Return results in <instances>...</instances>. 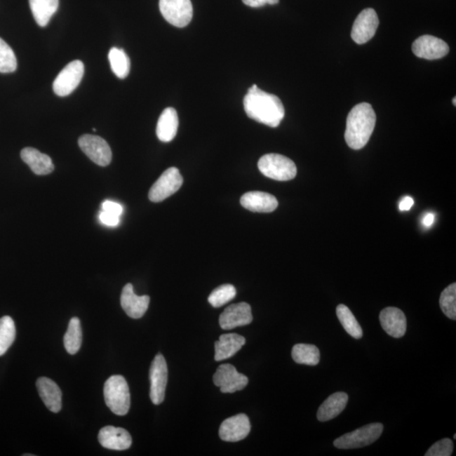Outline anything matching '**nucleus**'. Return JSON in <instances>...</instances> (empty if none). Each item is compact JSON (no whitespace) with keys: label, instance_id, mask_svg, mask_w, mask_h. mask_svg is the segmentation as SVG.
<instances>
[{"label":"nucleus","instance_id":"9","mask_svg":"<svg viewBox=\"0 0 456 456\" xmlns=\"http://www.w3.org/2000/svg\"><path fill=\"white\" fill-rule=\"evenodd\" d=\"M79 146L93 163L106 167L112 161L111 148L105 139L93 135H84L79 139Z\"/></svg>","mask_w":456,"mask_h":456},{"label":"nucleus","instance_id":"35","mask_svg":"<svg viewBox=\"0 0 456 456\" xmlns=\"http://www.w3.org/2000/svg\"><path fill=\"white\" fill-rule=\"evenodd\" d=\"M102 210L105 211V213L114 214L121 217L123 211V206L119 204V203L112 201H105L102 203Z\"/></svg>","mask_w":456,"mask_h":456},{"label":"nucleus","instance_id":"8","mask_svg":"<svg viewBox=\"0 0 456 456\" xmlns=\"http://www.w3.org/2000/svg\"><path fill=\"white\" fill-rule=\"evenodd\" d=\"M184 182L180 170L170 168L161 174L149 192V199L152 202H161L173 196L181 188Z\"/></svg>","mask_w":456,"mask_h":456},{"label":"nucleus","instance_id":"34","mask_svg":"<svg viewBox=\"0 0 456 456\" xmlns=\"http://www.w3.org/2000/svg\"><path fill=\"white\" fill-rule=\"evenodd\" d=\"M454 445L450 438H443L429 448L426 456H450L453 453Z\"/></svg>","mask_w":456,"mask_h":456},{"label":"nucleus","instance_id":"16","mask_svg":"<svg viewBox=\"0 0 456 456\" xmlns=\"http://www.w3.org/2000/svg\"><path fill=\"white\" fill-rule=\"evenodd\" d=\"M120 302L128 316L132 318H140L147 313L150 304V297L136 295L133 285L128 283L123 288Z\"/></svg>","mask_w":456,"mask_h":456},{"label":"nucleus","instance_id":"12","mask_svg":"<svg viewBox=\"0 0 456 456\" xmlns=\"http://www.w3.org/2000/svg\"><path fill=\"white\" fill-rule=\"evenodd\" d=\"M380 25V20L376 11L371 8L363 10L355 20L352 27L351 36L358 44L368 43L375 36Z\"/></svg>","mask_w":456,"mask_h":456},{"label":"nucleus","instance_id":"33","mask_svg":"<svg viewBox=\"0 0 456 456\" xmlns=\"http://www.w3.org/2000/svg\"><path fill=\"white\" fill-rule=\"evenodd\" d=\"M18 68V60L13 51L5 41L0 39V73L14 72Z\"/></svg>","mask_w":456,"mask_h":456},{"label":"nucleus","instance_id":"7","mask_svg":"<svg viewBox=\"0 0 456 456\" xmlns=\"http://www.w3.org/2000/svg\"><path fill=\"white\" fill-rule=\"evenodd\" d=\"M84 73V64L81 60L70 62L58 74L53 82V91L59 97L69 96L80 85Z\"/></svg>","mask_w":456,"mask_h":456},{"label":"nucleus","instance_id":"22","mask_svg":"<svg viewBox=\"0 0 456 456\" xmlns=\"http://www.w3.org/2000/svg\"><path fill=\"white\" fill-rule=\"evenodd\" d=\"M246 340L242 335L235 333L223 334L215 342V360L222 361L232 358L241 349Z\"/></svg>","mask_w":456,"mask_h":456},{"label":"nucleus","instance_id":"10","mask_svg":"<svg viewBox=\"0 0 456 456\" xmlns=\"http://www.w3.org/2000/svg\"><path fill=\"white\" fill-rule=\"evenodd\" d=\"M168 365L161 354L155 356L150 368V397L153 404L160 405L165 399L168 384Z\"/></svg>","mask_w":456,"mask_h":456},{"label":"nucleus","instance_id":"19","mask_svg":"<svg viewBox=\"0 0 456 456\" xmlns=\"http://www.w3.org/2000/svg\"><path fill=\"white\" fill-rule=\"evenodd\" d=\"M244 208L253 213H269L279 207V201L271 194L252 192L244 194L240 199Z\"/></svg>","mask_w":456,"mask_h":456},{"label":"nucleus","instance_id":"6","mask_svg":"<svg viewBox=\"0 0 456 456\" xmlns=\"http://www.w3.org/2000/svg\"><path fill=\"white\" fill-rule=\"evenodd\" d=\"M159 8L164 19L176 27H185L193 18L190 0H160Z\"/></svg>","mask_w":456,"mask_h":456},{"label":"nucleus","instance_id":"15","mask_svg":"<svg viewBox=\"0 0 456 456\" xmlns=\"http://www.w3.org/2000/svg\"><path fill=\"white\" fill-rule=\"evenodd\" d=\"M253 321L251 307L247 302L232 304L220 315V326L223 330H233L236 327L250 325Z\"/></svg>","mask_w":456,"mask_h":456},{"label":"nucleus","instance_id":"39","mask_svg":"<svg viewBox=\"0 0 456 456\" xmlns=\"http://www.w3.org/2000/svg\"><path fill=\"white\" fill-rule=\"evenodd\" d=\"M434 222V215L433 213H428L425 215L424 220H422V224H424V227H430L431 226H432Z\"/></svg>","mask_w":456,"mask_h":456},{"label":"nucleus","instance_id":"1","mask_svg":"<svg viewBox=\"0 0 456 456\" xmlns=\"http://www.w3.org/2000/svg\"><path fill=\"white\" fill-rule=\"evenodd\" d=\"M243 107L248 117L271 128L279 127L285 117L284 106L280 98L259 89L257 85L248 89L243 98Z\"/></svg>","mask_w":456,"mask_h":456},{"label":"nucleus","instance_id":"11","mask_svg":"<svg viewBox=\"0 0 456 456\" xmlns=\"http://www.w3.org/2000/svg\"><path fill=\"white\" fill-rule=\"evenodd\" d=\"M213 382L222 393H235L247 387L248 379L247 376L239 374L234 365L225 363L217 368Z\"/></svg>","mask_w":456,"mask_h":456},{"label":"nucleus","instance_id":"4","mask_svg":"<svg viewBox=\"0 0 456 456\" xmlns=\"http://www.w3.org/2000/svg\"><path fill=\"white\" fill-rule=\"evenodd\" d=\"M258 168L263 175L276 181L292 180L297 175V167L293 161L275 153L261 157Z\"/></svg>","mask_w":456,"mask_h":456},{"label":"nucleus","instance_id":"36","mask_svg":"<svg viewBox=\"0 0 456 456\" xmlns=\"http://www.w3.org/2000/svg\"><path fill=\"white\" fill-rule=\"evenodd\" d=\"M99 219L102 224L107 227H117L120 223V217L114 214L105 213L102 210L99 214Z\"/></svg>","mask_w":456,"mask_h":456},{"label":"nucleus","instance_id":"24","mask_svg":"<svg viewBox=\"0 0 456 456\" xmlns=\"http://www.w3.org/2000/svg\"><path fill=\"white\" fill-rule=\"evenodd\" d=\"M178 128V116L173 107L161 113L156 126V135L161 142H170L175 138Z\"/></svg>","mask_w":456,"mask_h":456},{"label":"nucleus","instance_id":"2","mask_svg":"<svg viewBox=\"0 0 456 456\" xmlns=\"http://www.w3.org/2000/svg\"><path fill=\"white\" fill-rule=\"evenodd\" d=\"M376 124V114L370 103L356 105L347 116L346 142L354 150L363 148L370 140Z\"/></svg>","mask_w":456,"mask_h":456},{"label":"nucleus","instance_id":"3","mask_svg":"<svg viewBox=\"0 0 456 456\" xmlns=\"http://www.w3.org/2000/svg\"><path fill=\"white\" fill-rule=\"evenodd\" d=\"M105 399L112 413L119 416H124L130 408V388L122 375H113L105 382Z\"/></svg>","mask_w":456,"mask_h":456},{"label":"nucleus","instance_id":"38","mask_svg":"<svg viewBox=\"0 0 456 456\" xmlns=\"http://www.w3.org/2000/svg\"><path fill=\"white\" fill-rule=\"evenodd\" d=\"M414 205V201L412 197L405 196L400 202L399 209L401 211L410 210Z\"/></svg>","mask_w":456,"mask_h":456},{"label":"nucleus","instance_id":"18","mask_svg":"<svg viewBox=\"0 0 456 456\" xmlns=\"http://www.w3.org/2000/svg\"><path fill=\"white\" fill-rule=\"evenodd\" d=\"M382 328L394 338L403 337L406 331V318L402 311L394 307L385 308L380 314Z\"/></svg>","mask_w":456,"mask_h":456},{"label":"nucleus","instance_id":"20","mask_svg":"<svg viewBox=\"0 0 456 456\" xmlns=\"http://www.w3.org/2000/svg\"><path fill=\"white\" fill-rule=\"evenodd\" d=\"M36 389L46 406L51 412L60 413L62 408V391L55 381L41 377L36 381Z\"/></svg>","mask_w":456,"mask_h":456},{"label":"nucleus","instance_id":"28","mask_svg":"<svg viewBox=\"0 0 456 456\" xmlns=\"http://www.w3.org/2000/svg\"><path fill=\"white\" fill-rule=\"evenodd\" d=\"M337 318L341 322L344 330L347 331L351 337L355 339L363 337V329L359 323L356 321L354 314L351 313L348 307L344 304H340L337 308Z\"/></svg>","mask_w":456,"mask_h":456},{"label":"nucleus","instance_id":"29","mask_svg":"<svg viewBox=\"0 0 456 456\" xmlns=\"http://www.w3.org/2000/svg\"><path fill=\"white\" fill-rule=\"evenodd\" d=\"M111 69L115 76L124 79L130 72V60L127 53L118 48H112L109 53Z\"/></svg>","mask_w":456,"mask_h":456},{"label":"nucleus","instance_id":"40","mask_svg":"<svg viewBox=\"0 0 456 456\" xmlns=\"http://www.w3.org/2000/svg\"><path fill=\"white\" fill-rule=\"evenodd\" d=\"M456 102V98L455 97V98H453V100H452V102L454 103V106H455V107L456 106V102Z\"/></svg>","mask_w":456,"mask_h":456},{"label":"nucleus","instance_id":"32","mask_svg":"<svg viewBox=\"0 0 456 456\" xmlns=\"http://www.w3.org/2000/svg\"><path fill=\"white\" fill-rule=\"evenodd\" d=\"M439 304L443 313L450 319H456V284L452 283L441 293Z\"/></svg>","mask_w":456,"mask_h":456},{"label":"nucleus","instance_id":"21","mask_svg":"<svg viewBox=\"0 0 456 456\" xmlns=\"http://www.w3.org/2000/svg\"><path fill=\"white\" fill-rule=\"evenodd\" d=\"M20 156L24 163H27L36 175H47L55 170V165L51 157L37 151L36 149L24 148L20 152Z\"/></svg>","mask_w":456,"mask_h":456},{"label":"nucleus","instance_id":"25","mask_svg":"<svg viewBox=\"0 0 456 456\" xmlns=\"http://www.w3.org/2000/svg\"><path fill=\"white\" fill-rule=\"evenodd\" d=\"M29 4L36 22L44 27L59 9L60 0H29Z\"/></svg>","mask_w":456,"mask_h":456},{"label":"nucleus","instance_id":"30","mask_svg":"<svg viewBox=\"0 0 456 456\" xmlns=\"http://www.w3.org/2000/svg\"><path fill=\"white\" fill-rule=\"evenodd\" d=\"M16 335L15 325L10 316L0 318V356L6 352L15 342Z\"/></svg>","mask_w":456,"mask_h":456},{"label":"nucleus","instance_id":"13","mask_svg":"<svg viewBox=\"0 0 456 456\" xmlns=\"http://www.w3.org/2000/svg\"><path fill=\"white\" fill-rule=\"evenodd\" d=\"M414 55L421 59L435 60L442 59L450 52V47L438 37L424 35L414 41L412 46Z\"/></svg>","mask_w":456,"mask_h":456},{"label":"nucleus","instance_id":"26","mask_svg":"<svg viewBox=\"0 0 456 456\" xmlns=\"http://www.w3.org/2000/svg\"><path fill=\"white\" fill-rule=\"evenodd\" d=\"M293 359L298 364L315 366L321 359L318 348L310 344H297L292 351Z\"/></svg>","mask_w":456,"mask_h":456},{"label":"nucleus","instance_id":"5","mask_svg":"<svg viewBox=\"0 0 456 456\" xmlns=\"http://www.w3.org/2000/svg\"><path fill=\"white\" fill-rule=\"evenodd\" d=\"M383 430V424L378 422L365 425L335 439L334 445L342 450L358 449V448L368 446L379 439Z\"/></svg>","mask_w":456,"mask_h":456},{"label":"nucleus","instance_id":"31","mask_svg":"<svg viewBox=\"0 0 456 456\" xmlns=\"http://www.w3.org/2000/svg\"><path fill=\"white\" fill-rule=\"evenodd\" d=\"M237 294L234 286L225 284L213 290L210 294L208 302L214 308H220L227 304L228 302L233 300Z\"/></svg>","mask_w":456,"mask_h":456},{"label":"nucleus","instance_id":"14","mask_svg":"<svg viewBox=\"0 0 456 456\" xmlns=\"http://www.w3.org/2000/svg\"><path fill=\"white\" fill-rule=\"evenodd\" d=\"M251 425L246 414L227 418L219 429V436L223 441L238 442L243 441L250 434Z\"/></svg>","mask_w":456,"mask_h":456},{"label":"nucleus","instance_id":"37","mask_svg":"<svg viewBox=\"0 0 456 456\" xmlns=\"http://www.w3.org/2000/svg\"><path fill=\"white\" fill-rule=\"evenodd\" d=\"M244 5L253 8L262 7L265 5H276L279 0H243Z\"/></svg>","mask_w":456,"mask_h":456},{"label":"nucleus","instance_id":"23","mask_svg":"<svg viewBox=\"0 0 456 456\" xmlns=\"http://www.w3.org/2000/svg\"><path fill=\"white\" fill-rule=\"evenodd\" d=\"M347 402V394L344 392L333 394V395L327 398L324 403L318 408L317 413L318 420L327 422L334 420L346 408Z\"/></svg>","mask_w":456,"mask_h":456},{"label":"nucleus","instance_id":"27","mask_svg":"<svg viewBox=\"0 0 456 456\" xmlns=\"http://www.w3.org/2000/svg\"><path fill=\"white\" fill-rule=\"evenodd\" d=\"M66 351L69 354H77L82 344V330L80 319L76 317L70 319L68 330L64 337Z\"/></svg>","mask_w":456,"mask_h":456},{"label":"nucleus","instance_id":"17","mask_svg":"<svg viewBox=\"0 0 456 456\" xmlns=\"http://www.w3.org/2000/svg\"><path fill=\"white\" fill-rule=\"evenodd\" d=\"M98 441L102 447L113 450H126L132 445V438L127 430L107 426L98 434Z\"/></svg>","mask_w":456,"mask_h":456}]
</instances>
